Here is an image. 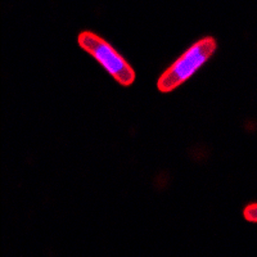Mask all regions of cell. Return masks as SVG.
<instances>
[{
  "label": "cell",
  "instance_id": "6da1fadb",
  "mask_svg": "<svg viewBox=\"0 0 257 257\" xmlns=\"http://www.w3.org/2000/svg\"><path fill=\"white\" fill-rule=\"evenodd\" d=\"M217 43L212 36H206L192 45L160 76L157 89L161 93H171L199 70L215 54Z\"/></svg>",
  "mask_w": 257,
  "mask_h": 257
},
{
  "label": "cell",
  "instance_id": "3957f363",
  "mask_svg": "<svg viewBox=\"0 0 257 257\" xmlns=\"http://www.w3.org/2000/svg\"><path fill=\"white\" fill-rule=\"evenodd\" d=\"M243 216L247 221L257 222V203L248 205L243 210Z\"/></svg>",
  "mask_w": 257,
  "mask_h": 257
},
{
  "label": "cell",
  "instance_id": "7a4b0ae2",
  "mask_svg": "<svg viewBox=\"0 0 257 257\" xmlns=\"http://www.w3.org/2000/svg\"><path fill=\"white\" fill-rule=\"evenodd\" d=\"M77 43L79 47L93 57L118 84L122 86L133 85L137 77L134 68L104 39L94 32L82 31L79 34Z\"/></svg>",
  "mask_w": 257,
  "mask_h": 257
}]
</instances>
